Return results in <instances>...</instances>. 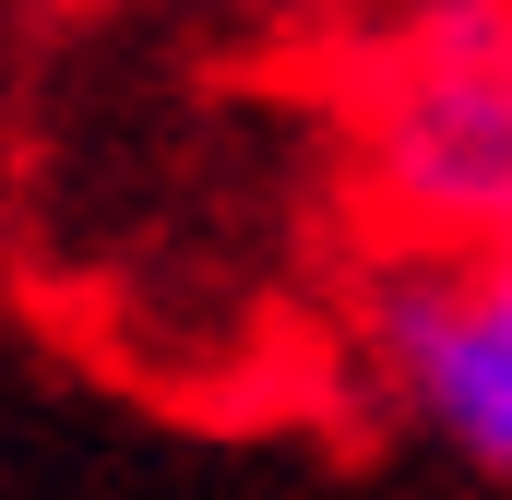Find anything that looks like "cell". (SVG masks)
Segmentation results:
<instances>
[{
	"label": "cell",
	"instance_id": "cell-3",
	"mask_svg": "<svg viewBox=\"0 0 512 500\" xmlns=\"http://www.w3.org/2000/svg\"><path fill=\"white\" fill-rule=\"evenodd\" d=\"M477 274H489V286L512 298V239H489V250H477Z\"/></svg>",
	"mask_w": 512,
	"mask_h": 500
},
{
	"label": "cell",
	"instance_id": "cell-1",
	"mask_svg": "<svg viewBox=\"0 0 512 500\" xmlns=\"http://www.w3.org/2000/svg\"><path fill=\"white\" fill-rule=\"evenodd\" d=\"M370 179L441 250L512 239V0L405 12L370 84Z\"/></svg>",
	"mask_w": 512,
	"mask_h": 500
},
{
	"label": "cell",
	"instance_id": "cell-2",
	"mask_svg": "<svg viewBox=\"0 0 512 500\" xmlns=\"http://www.w3.org/2000/svg\"><path fill=\"white\" fill-rule=\"evenodd\" d=\"M382 358L405 381V405L465 453L512 477V298L477 262H417L382 286Z\"/></svg>",
	"mask_w": 512,
	"mask_h": 500
}]
</instances>
